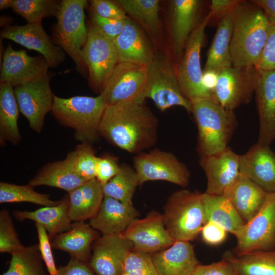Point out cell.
<instances>
[{
	"label": "cell",
	"instance_id": "obj_33",
	"mask_svg": "<svg viewBox=\"0 0 275 275\" xmlns=\"http://www.w3.org/2000/svg\"><path fill=\"white\" fill-rule=\"evenodd\" d=\"M206 223L213 222L235 234L245 224L232 203L222 195L202 193Z\"/></svg>",
	"mask_w": 275,
	"mask_h": 275
},
{
	"label": "cell",
	"instance_id": "obj_37",
	"mask_svg": "<svg viewBox=\"0 0 275 275\" xmlns=\"http://www.w3.org/2000/svg\"><path fill=\"white\" fill-rule=\"evenodd\" d=\"M11 255L8 269L2 275H46L38 244L24 246Z\"/></svg>",
	"mask_w": 275,
	"mask_h": 275
},
{
	"label": "cell",
	"instance_id": "obj_46",
	"mask_svg": "<svg viewBox=\"0 0 275 275\" xmlns=\"http://www.w3.org/2000/svg\"><path fill=\"white\" fill-rule=\"evenodd\" d=\"M90 2L91 10L102 17L117 20L128 19L125 12L115 2L108 0H92Z\"/></svg>",
	"mask_w": 275,
	"mask_h": 275
},
{
	"label": "cell",
	"instance_id": "obj_50",
	"mask_svg": "<svg viewBox=\"0 0 275 275\" xmlns=\"http://www.w3.org/2000/svg\"><path fill=\"white\" fill-rule=\"evenodd\" d=\"M192 275H236L230 263L224 259L208 265L199 264Z\"/></svg>",
	"mask_w": 275,
	"mask_h": 275
},
{
	"label": "cell",
	"instance_id": "obj_11",
	"mask_svg": "<svg viewBox=\"0 0 275 275\" xmlns=\"http://www.w3.org/2000/svg\"><path fill=\"white\" fill-rule=\"evenodd\" d=\"M133 162L139 186L155 180L168 181L183 187L189 184L188 169L171 152L158 149L142 152L134 156Z\"/></svg>",
	"mask_w": 275,
	"mask_h": 275
},
{
	"label": "cell",
	"instance_id": "obj_12",
	"mask_svg": "<svg viewBox=\"0 0 275 275\" xmlns=\"http://www.w3.org/2000/svg\"><path fill=\"white\" fill-rule=\"evenodd\" d=\"M235 236L237 255L275 249V193H267L259 211Z\"/></svg>",
	"mask_w": 275,
	"mask_h": 275
},
{
	"label": "cell",
	"instance_id": "obj_22",
	"mask_svg": "<svg viewBox=\"0 0 275 275\" xmlns=\"http://www.w3.org/2000/svg\"><path fill=\"white\" fill-rule=\"evenodd\" d=\"M259 71L255 91L259 120L257 143L269 146L275 140V70Z\"/></svg>",
	"mask_w": 275,
	"mask_h": 275
},
{
	"label": "cell",
	"instance_id": "obj_2",
	"mask_svg": "<svg viewBox=\"0 0 275 275\" xmlns=\"http://www.w3.org/2000/svg\"><path fill=\"white\" fill-rule=\"evenodd\" d=\"M233 20L232 66L256 67L271 24L262 9L252 1H240L233 11Z\"/></svg>",
	"mask_w": 275,
	"mask_h": 275
},
{
	"label": "cell",
	"instance_id": "obj_29",
	"mask_svg": "<svg viewBox=\"0 0 275 275\" xmlns=\"http://www.w3.org/2000/svg\"><path fill=\"white\" fill-rule=\"evenodd\" d=\"M68 206L69 197H66L56 205L45 206L34 211L15 210L13 215L19 221L29 219L39 224L46 230L52 240L71 227Z\"/></svg>",
	"mask_w": 275,
	"mask_h": 275
},
{
	"label": "cell",
	"instance_id": "obj_49",
	"mask_svg": "<svg viewBox=\"0 0 275 275\" xmlns=\"http://www.w3.org/2000/svg\"><path fill=\"white\" fill-rule=\"evenodd\" d=\"M227 232L222 226L213 222H207L201 231L203 240L211 245L222 243L226 239Z\"/></svg>",
	"mask_w": 275,
	"mask_h": 275
},
{
	"label": "cell",
	"instance_id": "obj_39",
	"mask_svg": "<svg viewBox=\"0 0 275 275\" xmlns=\"http://www.w3.org/2000/svg\"><path fill=\"white\" fill-rule=\"evenodd\" d=\"M34 187L28 184L19 185L4 182L0 183V203L30 202L44 206H54L60 201H54L50 199L48 194H40L33 189Z\"/></svg>",
	"mask_w": 275,
	"mask_h": 275
},
{
	"label": "cell",
	"instance_id": "obj_7",
	"mask_svg": "<svg viewBox=\"0 0 275 275\" xmlns=\"http://www.w3.org/2000/svg\"><path fill=\"white\" fill-rule=\"evenodd\" d=\"M147 98L151 99L162 112L173 106H179L191 113V102L182 93L176 68L165 55H155L147 66L144 87L134 100L144 102Z\"/></svg>",
	"mask_w": 275,
	"mask_h": 275
},
{
	"label": "cell",
	"instance_id": "obj_44",
	"mask_svg": "<svg viewBox=\"0 0 275 275\" xmlns=\"http://www.w3.org/2000/svg\"><path fill=\"white\" fill-rule=\"evenodd\" d=\"M38 238V248L42 260L50 275H58V269L56 267L52 253L50 238L46 230L39 224H35Z\"/></svg>",
	"mask_w": 275,
	"mask_h": 275
},
{
	"label": "cell",
	"instance_id": "obj_32",
	"mask_svg": "<svg viewBox=\"0 0 275 275\" xmlns=\"http://www.w3.org/2000/svg\"><path fill=\"white\" fill-rule=\"evenodd\" d=\"M223 258L230 263L236 275H275V249L236 256L227 252Z\"/></svg>",
	"mask_w": 275,
	"mask_h": 275
},
{
	"label": "cell",
	"instance_id": "obj_41",
	"mask_svg": "<svg viewBox=\"0 0 275 275\" xmlns=\"http://www.w3.org/2000/svg\"><path fill=\"white\" fill-rule=\"evenodd\" d=\"M122 275H159L152 260V254L132 250L128 254Z\"/></svg>",
	"mask_w": 275,
	"mask_h": 275
},
{
	"label": "cell",
	"instance_id": "obj_28",
	"mask_svg": "<svg viewBox=\"0 0 275 275\" xmlns=\"http://www.w3.org/2000/svg\"><path fill=\"white\" fill-rule=\"evenodd\" d=\"M69 216L71 221L84 222L98 211L104 198L102 185L95 178L68 192Z\"/></svg>",
	"mask_w": 275,
	"mask_h": 275
},
{
	"label": "cell",
	"instance_id": "obj_18",
	"mask_svg": "<svg viewBox=\"0 0 275 275\" xmlns=\"http://www.w3.org/2000/svg\"><path fill=\"white\" fill-rule=\"evenodd\" d=\"M1 35L2 38L11 40L41 53L50 68L58 67L65 59L64 51L54 43L41 24L8 26L2 30Z\"/></svg>",
	"mask_w": 275,
	"mask_h": 275
},
{
	"label": "cell",
	"instance_id": "obj_40",
	"mask_svg": "<svg viewBox=\"0 0 275 275\" xmlns=\"http://www.w3.org/2000/svg\"><path fill=\"white\" fill-rule=\"evenodd\" d=\"M96 157L91 144L84 142L69 153L65 159L80 176L88 181L95 178Z\"/></svg>",
	"mask_w": 275,
	"mask_h": 275
},
{
	"label": "cell",
	"instance_id": "obj_16",
	"mask_svg": "<svg viewBox=\"0 0 275 275\" xmlns=\"http://www.w3.org/2000/svg\"><path fill=\"white\" fill-rule=\"evenodd\" d=\"M49 68L42 56L31 57L25 50H15L9 45L3 56L0 81L15 87L46 77Z\"/></svg>",
	"mask_w": 275,
	"mask_h": 275
},
{
	"label": "cell",
	"instance_id": "obj_21",
	"mask_svg": "<svg viewBox=\"0 0 275 275\" xmlns=\"http://www.w3.org/2000/svg\"><path fill=\"white\" fill-rule=\"evenodd\" d=\"M239 172L267 193H275V152L256 143L240 155Z\"/></svg>",
	"mask_w": 275,
	"mask_h": 275
},
{
	"label": "cell",
	"instance_id": "obj_15",
	"mask_svg": "<svg viewBox=\"0 0 275 275\" xmlns=\"http://www.w3.org/2000/svg\"><path fill=\"white\" fill-rule=\"evenodd\" d=\"M121 234L132 242L133 250L150 254L163 250L176 241L166 230L162 214L155 211L134 219Z\"/></svg>",
	"mask_w": 275,
	"mask_h": 275
},
{
	"label": "cell",
	"instance_id": "obj_4",
	"mask_svg": "<svg viewBox=\"0 0 275 275\" xmlns=\"http://www.w3.org/2000/svg\"><path fill=\"white\" fill-rule=\"evenodd\" d=\"M106 106L101 94L68 98L54 96L51 113L61 124L74 130L77 140L92 144L100 135V124Z\"/></svg>",
	"mask_w": 275,
	"mask_h": 275
},
{
	"label": "cell",
	"instance_id": "obj_54",
	"mask_svg": "<svg viewBox=\"0 0 275 275\" xmlns=\"http://www.w3.org/2000/svg\"><path fill=\"white\" fill-rule=\"evenodd\" d=\"M12 0H1L0 10H3L8 8H12Z\"/></svg>",
	"mask_w": 275,
	"mask_h": 275
},
{
	"label": "cell",
	"instance_id": "obj_13",
	"mask_svg": "<svg viewBox=\"0 0 275 275\" xmlns=\"http://www.w3.org/2000/svg\"><path fill=\"white\" fill-rule=\"evenodd\" d=\"M49 74L42 79L14 88L20 113L27 119L30 127L39 133L42 129L46 115L52 111L54 96L50 89Z\"/></svg>",
	"mask_w": 275,
	"mask_h": 275
},
{
	"label": "cell",
	"instance_id": "obj_42",
	"mask_svg": "<svg viewBox=\"0 0 275 275\" xmlns=\"http://www.w3.org/2000/svg\"><path fill=\"white\" fill-rule=\"evenodd\" d=\"M20 242L9 212L3 209L0 212V252L12 253L21 249Z\"/></svg>",
	"mask_w": 275,
	"mask_h": 275
},
{
	"label": "cell",
	"instance_id": "obj_53",
	"mask_svg": "<svg viewBox=\"0 0 275 275\" xmlns=\"http://www.w3.org/2000/svg\"><path fill=\"white\" fill-rule=\"evenodd\" d=\"M217 72L213 71H203L202 81L205 88L211 94L216 85Z\"/></svg>",
	"mask_w": 275,
	"mask_h": 275
},
{
	"label": "cell",
	"instance_id": "obj_24",
	"mask_svg": "<svg viewBox=\"0 0 275 275\" xmlns=\"http://www.w3.org/2000/svg\"><path fill=\"white\" fill-rule=\"evenodd\" d=\"M267 193L245 175L239 174L222 195L233 205L245 223L259 211Z\"/></svg>",
	"mask_w": 275,
	"mask_h": 275
},
{
	"label": "cell",
	"instance_id": "obj_26",
	"mask_svg": "<svg viewBox=\"0 0 275 275\" xmlns=\"http://www.w3.org/2000/svg\"><path fill=\"white\" fill-rule=\"evenodd\" d=\"M113 42L119 62L148 66L155 56L140 28L128 18L122 31Z\"/></svg>",
	"mask_w": 275,
	"mask_h": 275
},
{
	"label": "cell",
	"instance_id": "obj_20",
	"mask_svg": "<svg viewBox=\"0 0 275 275\" xmlns=\"http://www.w3.org/2000/svg\"><path fill=\"white\" fill-rule=\"evenodd\" d=\"M240 155L229 147L210 155H201L200 164L207 178L206 193L222 195L239 174Z\"/></svg>",
	"mask_w": 275,
	"mask_h": 275
},
{
	"label": "cell",
	"instance_id": "obj_9",
	"mask_svg": "<svg viewBox=\"0 0 275 275\" xmlns=\"http://www.w3.org/2000/svg\"><path fill=\"white\" fill-rule=\"evenodd\" d=\"M260 74L255 66H233L217 73L212 99L226 109L234 111L252 99Z\"/></svg>",
	"mask_w": 275,
	"mask_h": 275
},
{
	"label": "cell",
	"instance_id": "obj_36",
	"mask_svg": "<svg viewBox=\"0 0 275 275\" xmlns=\"http://www.w3.org/2000/svg\"><path fill=\"white\" fill-rule=\"evenodd\" d=\"M139 185V178L135 170L123 164L121 165L119 173L102 185V188L104 196L113 198L126 204L133 205L132 199Z\"/></svg>",
	"mask_w": 275,
	"mask_h": 275
},
{
	"label": "cell",
	"instance_id": "obj_17",
	"mask_svg": "<svg viewBox=\"0 0 275 275\" xmlns=\"http://www.w3.org/2000/svg\"><path fill=\"white\" fill-rule=\"evenodd\" d=\"M89 265L97 275H122L133 244L122 235H102L92 245Z\"/></svg>",
	"mask_w": 275,
	"mask_h": 275
},
{
	"label": "cell",
	"instance_id": "obj_1",
	"mask_svg": "<svg viewBox=\"0 0 275 275\" xmlns=\"http://www.w3.org/2000/svg\"><path fill=\"white\" fill-rule=\"evenodd\" d=\"M158 121L144 102L132 100L107 105L99 135L111 144L135 155L153 146Z\"/></svg>",
	"mask_w": 275,
	"mask_h": 275
},
{
	"label": "cell",
	"instance_id": "obj_51",
	"mask_svg": "<svg viewBox=\"0 0 275 275\" xmlns=\"http://www.w3.org/2000/svg\"><path fill=\"white\" fill-rule=\"evenodd\" d=\"M58 275H95L89 263L71 257L68 264L58 269Z\"/></svg>",
	"mask_w": 275,
	"mask_h": 275
},
{
	"label": "cell",
	"instance_id": "obj_31",
	"mask_svg": "<svg viewBox=\"0 0 275 275\" xmlns=\"http://www.w3.org/2000/svg\"><path fill=\"white\" fill-rule=\"evenodd\" d=\"M233 28L232 11L217 24L203 71H213L218 73L220 70L232 66L230 45Z\"/></svg>",
	"mask_w": 275,
	"mask_h": 275
},
{
	"label": "cell",
	"instance_id": "obj_52",
	"mask_svg": "<svg viewBox=\"0 0 275 275\" xmlns=\"http://www.w3.org/2000/svg\"><path fill=\"white\" fill-rule=\"evenodd\" d=\"M265 12L271 25L275 26V0H252Z\"/></svg>",
	"mask_w": 275,
	"mask_h": 275
},
{
	"label": "cell",
	"instance_id": "obj_43",
	"mask_svg": "<svg viewBox=\"0 0 275 275\" xmlns=\"http://www.w3.org/2000/svg\"><path fill=\"white\" fill-rule=\"evenodd\" d=\"M120 168L117 158L112 155L96 157L95 178L103 185L119 173Z\"/></svg>",
	"mask_w": 275,
	"mask_h": 275
},
{
	"label": "cell",
	"instance_id": "obj_47",
	"mask_svg": "<svg viewBox=\"0 0 275 275\" xmlns=\"http://www.w3.org/2000/svg\"><path fill=\"white\" fill-rule=\"evenodd\" d=\"M240 2V0L211 1L207 14L208 24L216 23L217 25L221 20L233 11Z\"/></svg>",
	"mask_w": 275,
	"mask_h": 275
},
{
	"label": "cell",
	"instance_id": "obj_35",
	"mask_svg": "<svg viewBox=\"0 0 275 275\" xmlns=\"http://www.w3.org/2000/svg\"><path fill=\"white\" fill-rule=\"evenodd\" d=\"M151 34L159 32V1L158 0H118L115 1Z\"/></svg>",
	"mask_w": 275,
	"mask_h": 275
},
{
	"label": "cell",
	"instance_id": "obj_30",
	"mask_svg": "<svg viewBox=\"0 0 275 275\" xmlns=\"http://www.w3.org/2000/svg\"><path fill=\"white\" fill-rule=\"evenodd\" d=\"M86 181L65 159L43 166L35 177L30 180L29 184L33 187L46 185L57 187L68 193L81 186Z\"/></svg>",
	"mask_w": 275,
	"mask_h": 275
},
{
	"label": "cell",
	"instance_id": "obj_38",
	"mask_svg": "<svg viewBox=\"0 0 275 275\" xmlns=\"http://www.w3.org/2000/svg\"><path fill=\"white\" fill-rule=\"evenodd\" d=\"M61 1L12 0V8L27 24H41L45 17L56 16Z\"/></svg>",
	"mask_w": 275,
	"mask_h": 275
},
{
	"label": "cell",
	"instance_id": "obj_14",
	"mask_svg": "<svg viewBox=\"0 0 275 275\" xmlns=\"http://www.w3.org/2000/svg\"><path fill=\"white\" fill-rule=\"evenodd\" d=\"M147 66L119 62L101 95L107 105L134 100L144 87Z\"/></svg>",
	"mask_w": 275,
	"mask_h": 275
},
{
	"label": "cell",
	"instance_id": "obj_27",
	"mask_svg": "<svg viewBox=\"0 0 275 275\" xmlns=\"http://www.w3.org/2000/svg\"><path fill=\"white\" fill-rule=\"evenodd\" d=\"M98 237L96 230L89 224L75 222L70 230L55 236L51 245L53 249L69 253L71 257L89 263L92 244Z\"/></svg>",
	"mask_w": 275,
	"mask_h": 275
},
{
	"label": "cell",
	"instance_id": "obj_45",
	"mask_svg": "<svg viewBox=\"0 0 275 275\" xmlns=\"http://www.w3.org/2000/svg\"><path fill=\"white\" fill-rule=\"evenodd\" d=\"M92 24L103 34L114 41L121 33L126 20H117L102 17L90 10Z\"/></svg>",
	"mask_w": 275,
	"mask_h": 275
},
{
	"label": "cell",
	"instance_id": "obj_34",
	"mask_svg": "<svg viewBox=\"0 0 275 275\" xmlns=\"http://www.w3.org/2000/svg\"><path fill=\"white\" fill-rule=\"evenodd\" d=\"M19 108L14 88L8 84L0 82V141L17 145L21 139L18 127Z\"/></svg>",
	"mask_w": 275,
	"mask_h": 275
},
{
	"label": "cell",
	"instance_id": "obj_25",
	"mask_svg": "<svg viewBox=\"0 0 275 275\" xmlns=\"http://www.w3.org/2000/svg\"><path fill=\"white\" fill-rule=\"evenodd\" d=\"M159 275H192L199 264L189 241L176 240L170 247L152 254Z\"/></svg>",
	"mask_w": 275,
	"mask_h": 275
},
{
	"label": "cell",
	"instance_id": "obj_3",
	"mask_svg": "<svg viewBox=\"0 0 275 275\" xmlns=\"http://www.w3.org/2000/svg\"><path fill=\"white\" fill-rule=\"evenodd\" d=\"M198 128L197 150L201 155L220 152L228 147L237 120L234 111L224 108L211 98L190 101Z\"/></svg>",
	"mask_w": 275,
	"mask_h": 275
},
{
	"label": "cell",
	"instance_id": "obj_5",
	"mask_svg": "<svg viewBox=\"0 0 275 275\" xmlns=\"http://www.w3.org/2000/svg\"><path fill=\"white\" fill-rule=\"evenodd\" d=\"M163 211L165 228L175 240H193L206 224L202 193L198 191H175L168 198Z\"/></svg>",
	"mask_w": 275,
	"mask_h": 275
},
{
	"label": "cell",
	"instance_id": "obj_23",
	"mask_svg": "<svg viewBox=\"0 0 275 275\" xmlns=\"http://www.w3.org/2000/svg\"><path fill=\"white\" fill-rule=\"evenodd\" d=\"M139 215V211L133 205L104 196L98 211L90 219L89 224L102 235L120 234Z\"/></svg>",
	"mask_w": 275,
	"mask_h": 275
},
{
	"label": "cell",
	"instance_id": "obj_6",
	"mask_svg": "<svg viewBox=\"0 0 275 275\" xmlns=\"http://www.w3.org/2000/svg\"><path fill=\"white\" fill-rule=\"evenodd\" d=\"M86 0H62L52 28V41L73 60L75 67L83 76L88 70L82 56V48L88 37L85 23Z\"/></svg>",
	"mask_w": 275,
	"mask_h": 275
},
{
	"label": "cell",
	"instance_id": "obj_10",
	"mask_svg": "<svg viewBox=\"0 0 275 275\" xmlns=\"http://www.w3.org/2000/svg\"><path fill=\"white\" fill-rule=\"evenodd\" d=\"M82 56L88 70L89 84L100 94L119 62L114 43L91 24L88 28V37L82 48Z\"/></svg>",
	"mask_w": 275,
	"mask_h": 275
},
{
	"label": "cell",
	"instance_id": "obj_48",
	"mask_svg": "<svg viewBox=\"0 0 275 275\" xmlns=\"http://www.w3.org/2000/svg\"><path fill=\"white\" fill-rule=\"evenodd\" d=\"M256 67L259 70H275L274 25L270 26L269 35Z\"/></svg>",
	"mask_w": 275,
	"mask_h": 275
},
{
	"label": "cell",
	"instance_id": "obj_8",
	"mask_svg": "<svg viewBox=\"0 0 275 275\" xmlns=\"http://www.w3.org/2000/svg\"><path fill=\"white\" fill-rule=\"evenodd\" d=\"M208 24L206 14L188 37L176 68L181 91L190 101L200 98L212 99L211 93L203 84V70L200 63V53L204 42L205 30Z\"/></svg>",
	"mask_w": 275,
	"mask_h": 275
},
{
	"label": "cell",
	"instance_id": "obj_19",
	"mask_svg": "<svg viewBox=\"0 0 275 275\" xmlns=\"http://www.w3.org/2000/svg\"><path fill=\"white\" fill-rule=\"evenodd\" d=\"M205 2L200 0H174L171 2V36L173 52L179 62L187 40L198 24Z\"/></svg>",
	"mask_w": 275,
	"mask_h": 275
}]
</instances>
